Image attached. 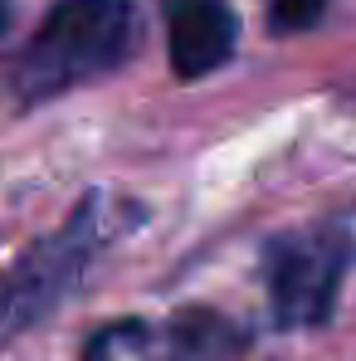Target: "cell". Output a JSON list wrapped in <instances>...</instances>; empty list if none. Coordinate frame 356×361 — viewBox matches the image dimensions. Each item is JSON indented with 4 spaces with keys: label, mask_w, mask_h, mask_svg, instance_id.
<instances>
[{
    "label": "cell",
    "mask_w": 356,
    "mask_h": 361,
    "mask_svg": "<svg viewBox=\"0 0 356 361\" xmlns=\"http://www.w3.org/2000/svg\"><path fill=\"white\" fill-rule=\"evenodd\" d=\"M356 235L337 225L293 230L269 244V302L283 327H317L332 317L342 274L356 254Z\"/></svg>",
    "instance_id": "obj_3"
},
{
    "label": "cell",
    "mask_w": 356,
    "mask_h": 361,
    "mask_svg": "<svg viewBox=\"0 0 356 361\" xmlns=\"http://www.w3.org/2000/svg\"><path fill=\"white\" fill-rule=\"evenodd\" d=\"M239 20L230 0H166V44L176 78H205L235 54Z\"/></svg>",
    "instance_id": "obj_5"
},
{
    "label": "cell",
    "mask_w": 356,
    "mask_h": 361,
    "mask_svg": "<svg viewBox=\"0 0 356 361\" xmlns=\"http://www.w3.org/2000/svg\"><path fill=\"white\" fill-rule=\"evenodd\" d=\"M108 240V205L103 195H88L68 225L54 230L49 240L25 249L10 269H0V332H15L35 317H44L54 302L78 283L98 244Z\"/></svg>",
    "instance_id": "obj_2"
},
{
    "label": "cell",
    "mask_w": 356,
    "mask_h": 361,
    "mask_svg": "<svg viewBox=\"0 0 356 361\" xmlns=\"http://www.w3.org/2000/svg\"><path fill=\"white\" fill-rule=\"evenodd\" d=\"M137 35L142 20L132 0H59L35 39L20 49L10 88L20 103H44L93 78H108L137 54Z\"/></svg>",
    "instance_id": "obj_1"
},
{
    "label": "cell",
    "mask_w": 356,
    "mask_h": 361,
    "mask_svg": "<svg viewBox=\"0 0 356 361\" xmlns=\"http://www.w3.org/2000/svg\"><path fill=\"white\" fill-rule=\"evenodd\" d=\"M244 357V332L230 317L190 307L176 312L171 322H118L103 327L83 361H239Z\"/></svg>",
    "instance_id": "obj_4"
},
{
    "label": "cell",
    "mask_w": 356,
    "mask_h": 361,
    "mask_svg": "<svg viewBox=\"0 0 356 361\" xmlns=\"http://www.w3.org/2000/svg\"><path fill=\"white\" fill-rule=\"evenodd\" d=\"M327 0H264V15H269V30L274 35H302L322 20Z\"/></svg>",
    "instance_id": "obj_6"
}]
</instances>
